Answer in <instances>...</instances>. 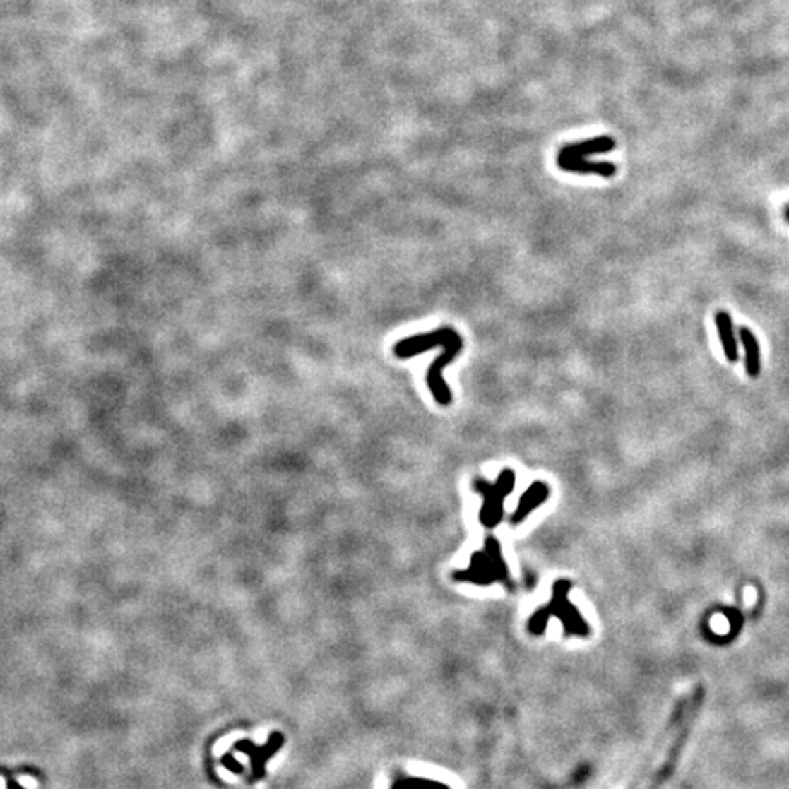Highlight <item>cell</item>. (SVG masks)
Returning <instances> with one entry per match:
<instances>
[{"mask_svg":"<svg viewBox=\"0 0 789 789\" xmlns=\"http://www.w3.org/2000/svg\"><path fill=\"white\" fill-rule=\"evenodd\" d=\"M514 472L504 470L501 473V479L497 481V485H488L486 481H477L475 488L485 494V504L481 508V523H485L488 528H494L497 525L501 517H503V501L511 490H514Z\"/></svg>","mask_w":789,"mask_h":789,"instance_id":"obj_1","label":"cell"},{"mask_svg":"<svg viewBox=\"0 0 789 789\" xmlns=\"http://www.w3.org/2000/svg\"><path fill=\"white\" fill-rule=\"evenodd\" d=\"M616 148V141L609 136H600L592 137V139H585V141H576L564 145L559 152H557V167L570 163V161H578V159H591V155H600V154H609Z\"/></svg>","mask_w":789,"mask_h":789,"instance_id":"obj_2","label":"cell"},{"mask_svg":"<svg viewBox=\"0 0 789 789\" xmlns=\"http://www.w3.org/2000/svg\"><path fill=\"white\" fill-rule=\"evenodd\" d=\"M547 497H548L547 485H542L541 481H535L534 485L530 486L528 492H525V495L521 497V503H519V506H517V511L510 517L511 523H514V525L521 523V521L525 519V517L528 516L530 511L534 510L535 506H539V504L545 503V501H547Z\"/></svg>","mask_w":789,"mask_h":789,"instance_id":"obj_3","label":"cell"},{"mask_svg":"<svg viewBox=\"0 0 789 789\" xmlns=\"http://www.w3.org/2000/svg\"><path fill=\"white\" fill-rule=\"evenodd\" d=\"M561 170H564V172L583 174V176H586V174H594V176L605 177V179H609V177H612L614 174L617 172L616 165L610 163V161H591V159L570 161V163L563 165Z\"/></svg>","mask_w":789,"mask_h":789,"instance_id":"obj_4","label":"cell"},{"mask_svg":"<svg viewBox=\"0 0 789 789\" xmlns=\"http://www.w3.org/2000/svg\"><path fill=\"white\" fill-rule=\"evenodd\" d=\"M714 322H716V327H718L720 340H722L725 357H728L729 362H737L738 345H737V336H735V331H732L731 316H729L725 311H720V313L714 314Z\"/></svg>","mask_w":789,"mask_h":789,"instance_id":"obj_5","label":"cell"},{"mask_svg":"<svg viewBox=\"0 0 789 789\" xmlns=\"http://www.w3.org/2000/svg\"><path fill=\"white\" fill-rule=\"evenodd\" d=\"M740 338L745 351V371L751 379H757L760 375V345L749 329L742 327Z\"/></svg>","mask_w":789,"mask_h":789,"instance_id":"obj_6","label":"cell"},{"mask_svg":"<svg viewBox=\"0 0 789 789\" xmlns=\"http://www.w3.org/2000/svg\"><path fill=\"white\" fill-rule=\"evenodd\" d=\"M274 742H276V737H274ZM274 742L271 744V747H256V745L249 744V747H245V744H238V749L245 751L247 754H252L254 757V766H252V773H254V776H261V769H263V764H265V759L269 757V754H273L274 751H276V745H274Z\"/></svg>","mask_w":789,"mask_h":789,"instance_id":"obj_7","label":"cell"},{"mask_svg":"<svg viewBox=\"0 0 789 789\" xmlns=\"http://www.w3.org/2000/svg\"><path fill=\"white\" fill-rule=\"evenodd\" d=\"M785 220H788V221H789V207H788V208H785Z\"/></svg>","mask_w":789,"mask_h":789,"instance_id":"obj_8","label":"cell"}]
</instances>
